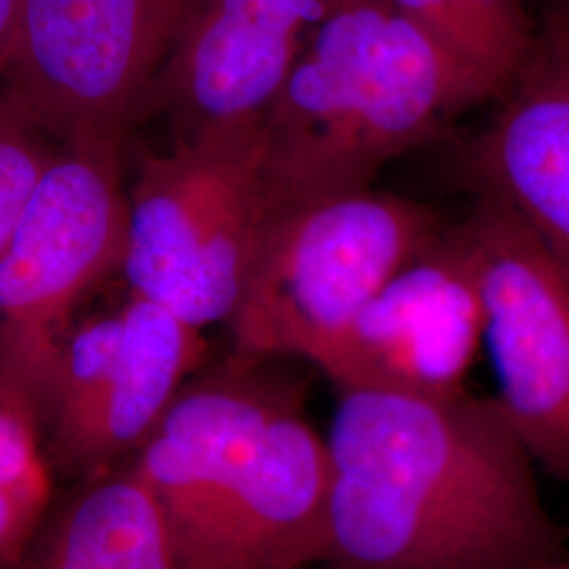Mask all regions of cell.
<instances>
[{
  "instance_id": "12",
  "label": "cell",
  "mask_w": 569,
  "mask_h": 569,
  "mask_svg": "<svg viewBox=\"0 0 569 569\" xmlns=\"http://www.w3.org/2000/svg\"><path fill=\"white\" fill-rule=\"evenodd\" d=\"M122 338L100 399L77 437L53 456L72 475L102 470L138 451L183 385L201 367L204 340L163 306L129 298L121 308Z\"/></svg>"
},
{
  "instance_id": "17",
  "label": "cell",
  "mask_w": 569,
  "mask_h": 569,
  "mask_svg": "<svg viewBox=\"0 0 569 569\" xmlns=\"http://www.w3.org/2000/svg\"><path fill=\"white\" fill-rule=\"evenodd\" d=\"M49 498L0 483V568L18 563L42 526Z\"/></svg>"
},
{
  "instance_id": "6",
  "label": "cell",
  "mask_w": 569,
  "mask_h": 569,
  "mask_svg": "<svg viewBox=\"0 0 569 569\" xmlns=\"http://www.w3.org/2000/svg\"><path fill=\"white\" fill-rule=\"evenodd\" d=\"M121 148H60L0 253V382L44 420L61 346L82 300L121 270Z\"/></svg>"
},
{
  "instance_id": "11",
  "label": "cell",
  "mask_w": 569,
  "mask_h": 569,
  "mask_svg": "<svg viewBox=\"0 0 569 569\" xmlns=\"http://www.w3.org/2000/svg\"><path fill=\"white\" fill-rule=\"evenodd\" d=\"M465 146L468 182L569 270V0H542L528 51Z\"/></svg>"
},
{
  "instance_id": "4",
  "label": "cell",
  "mask_w": 569,
  "mask_h": 569,
  "mask_svg": "<svg viewBox=\"0 0 569 569\" xmlns=\"http://www.w3.org/2000/svg\"><path fill=\"white\" fill-rule=\"evenodd\" d=\"M441 234L430 209L371 188L270 211L228 319L237 352L317 363L380 287Z\"/></svg>"
},
{
  "instance_id": "20",
  "label": "cell",
  "mask_w": 569,
  "mask_h": 569,
  "mask_svg": "<svg viewBox=\"0 0 569 569\" xmlns=\"http://www.w3.org/2000/svg\"><path fill=\"white\" fill-rule=\"evenodd\" d=\"M323 569H326V568H323Z\"/></svg>"
},
{
  "instance_id": "9",
  "label": "cell",
  "mask_w": 569,
  "mask_h": 569,
  "mask_svg": "<svg viewBox=\"0 0 569 569\" xmlns=\"http://www.w3.org/2000/svg\"><path fill=\"white\" fill-rule=\"evenodd\" d=\"M483 308L460 228L397 270L315 366L340 390L443 399L467 390Z\"/></svg>"
},
{
  "instance_id": "19",
  "label": "cell",
  "mask_w": 569,
  "mask_h": 569,
  "mask_svg": "<svg viewBox=\"0 0 569 569\" xmlns=\"http://www.w3.org/2000/svg\"><path fill=\"white\" fill-rule=\"evenodd\" d=\"M549 569H569V555L568 557H566V559H561L559 563H555V566H552V568Z\"/></svg>"
},
{
  "instance_id": "1",
  "label": "cell",
  "mask_w": 569,
  "mask_h": 569,
  "mask_svg": "<svg viewBox=\"0 0 569 569\" xmlns=\"http://www.w3.org/2000/svg\"><path fill=\"white\" fill-rule=\"evenodd\" d=\"M326 569H549L568 531L493 399L340 390Z\"/></svg>"
},
{
  "instance_id": "15",
  "label": "cell",
  "mask_w": 569,
  "mask_h": 569,
  "mask_svg": "<svg viewBox=\"0 0 569 569\" xmlns=\"http://www.w3.org/2000/svg\"><path fill=\"white\" fill-rule=\"evenodd\" d=\"M0 96V253L60 148Z\"/></svg>"
},
{
  "instance_id": "7",
  "label": "cell",
  "mask_w": 569,
  "mask_h": 569,
  "mask_svg": "<svg viewBox=\"0 0 569 569\" xmlns=\"http://www.w3.org/2000/svg\"><path fill=\"white\" fill-rule=\"evenodd\" d=\"M192 0H20L0 96L58 148H121Z\"/></svg>"
},
{
  "instance_id": "2",
  "label": "cell",
  "mask_w": 569,
  "mask_h": 569,
  "mask_svg": "<svg viewBox=\"0 0 569 569\" xmlns=\"http://www.w3.org/2000/svg\"><path fill=\"white\" fill-rule=\"evenodd\" d=\"M131 470L182 569H315L327 557L329 449L293 382L239 355L190 378Z\"/></svg>"
},
{
  "instance_id": "10",
  "label": "cell",
  "mask_w": 569,
  "mask_h": 569,
  "mask_svg": "<svg viewBox=\"0 0 569 569\" xmlns=\"http://www.w3.org/2000/svg\"><path fill=\"white\" fill-rule=\"evenodd\" d=\"M340 0H192L140 117L167 114L180 140L251 131L312 32Z\"/></svg>"
},
{
  "instance_id": "3",
  "label": "cell",
  "mask_w": 569,
  "mask_h": 569,
  "mask_svg": "<svg viewBox=\"0 0 569 569\" xmlns=\"http://www.w3.org/2000/svg\"><path fill=\"white\" fill-rule=\"evenodd\" d=\"M496 93L392 0H340L258 124L268 213L371 188Z\"/></svg>"
},
{
  "instance_id": "5",
  "label": "cell",
  "mask_w": 569,
  "mask_h": 569,
  "mask_svg": "<svg viewBox=\"0 0 569 569\" xmlns=\"http://www.w3.org/2000/svg\"><path fill=\"white\" fill-rule=\"evenodd\" d=\"M127 203L121 272L131 293L199 329L228 321L268 216L258 129L146 157Z\"/></svg>"
},
{
  "instance_id": "18",
  "label": "cell",
  "mask_w": 569,
  "mask_h": 569,
  "mask_svg": "<svg viewBox=\"0 0 569 569\" xmlns=\"http://www.w3.org/2000/svg\"><path fill=\"white\" fill-rule=\"evenodd\" d=\"M20 20V0H0V81L9 68Z\"/></svg>"
},
{
  "instance_id": "14",
  "label": "cell",
  "mask_w": 569,
  "mask_h": 569,
  "mask_svg": "<svg viewBox=\"0 0 569 569\" xmlns=\"http://www.w3.org/2000/svg\"><path fill=\"white\" fill-rule=\"evenodd\" d=\"M498 96L528 51L533 16L526 0H392Z\"/></svg>"
},
{
  "instance_id": "16",
  "label": "cell",
  "mask_w": 569,
  "mask_h": 569,
  "mask_svg": "<svg viewBox=\"0 0 569 569\" xmlns=\"http://www.w3.org/2000/svg\"><path fill=\"white\" fill-rule=\"evenodd\" d=\"M41 416L20 390L0 382V483L49 498Z\"/></svg>"
},
{
  "instance_id": "13",
  "label": "cell",
  "mask_w": 569,
  "mask_h": 569,
  "mask_svg": "<svg viewBox=\"0 0 569 569\" xmlns=\"http://www.w3.org/2000/svg\"><path fill=\"white\" fill-rule=\"evenodd\" d=\"M0 569H182L152 493L129 468L100 475Z\"/></svg>"
},
{
  "instance_id": "8",
  "label": "cell",
  "mask_w": 569,
  "mask_h": 569,
  "mask_svg": "<svg viewBox=\"0 0 569 569\" xmlns=\"http://www.w3.org/2000/svg\"><path fill=\"white\" fill-rule=\"evenodd\" d=\"M458 228L479 284L493 401L533 462L569 483V270L489 197Z\"/></svg>"
}]
</instances>
